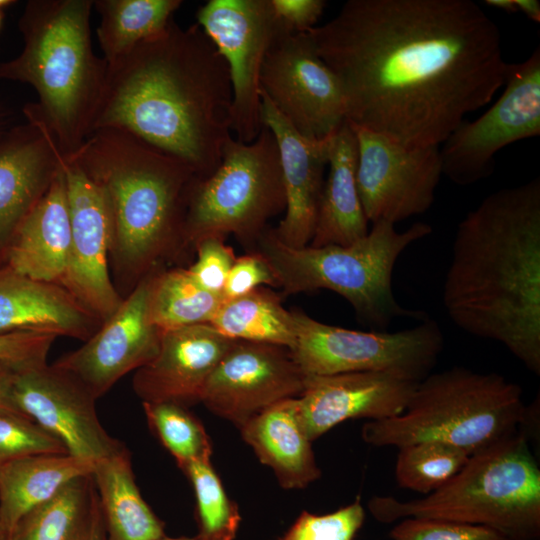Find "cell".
Masks as SVG:
<instances>
[{"instance_id": "1", "label": "cell", "mask_w": 540, "mask_h": 540, "mask_svg": "<svg viewBox=\"0 0 540 540\" xmlns=\"http://www.w3.org/2000/svg\"><path fill=\"white\" fill-rule=\"evenodd\" d=\"M307 33L340 82L346 120L406 148L440 146L510 65L471 0H349Z\"/></svg>"}, {"instance_id": "2", "label": "cell", "mask_w": 540, "mask_h": 540, "mask_svg": "<svg viewBox=\"0 0 540 540\" xmlns=\"http://www.w3.org/2000/svg\"><path fill=\"white\" fill-rule=\"evenodd\" d=\"M227 63L197 25L172 19L158 35L107 63L92 131L123 130L188 164L199 178L220 164L231 136Z\"/></svg>"}, {"instance_id": "3", "label": "cell", "mask_w": 540, "mask_h": 540, "mask_svg": "<svg viewBox=\"0 0 540 540\" xmlns=\"http://www.w3.org/2000/svg\"><path fill=\"white\" fill-rule=\"evenodd\" d=\"M451 321L540 375V178L486 196L458 224L444 286Z\"/></svg>"}, {"instance_id": "4", "label": "cell", "mask_w": 540, "mask_h": 540, "mask_svg": "<svg viewBox=\"0 0 540 540\" xmlns=\"http://www.w3.org/2000/svg\"><path fill=\"white\" fill-rule=\"evenodd\" d=\"M70 158L105 195L109 263L130 292L183 250L189 196L198 176L180 159L114 128L93 131Z\"/></svg>"}, {"instance_id": "5", "label": "cell", "mask_w": 540, "mask_h": 540, "mask_svg": "<svg viewBox=\"0 0 540 540\" xmlns=\"http://www.w3.org/2000/svg\"><path fill=\"white\" fill-rule=\"evenodd\" d=\"M93 0H32L20 19L22 52L0 64V77L30 84L38 102L25 108L63 157L73 156L91 134L107 63L93 51Z\"/></svg>"}, {"instance_id": "6", "label": "cell", "mask_w": 540, "mask_h": 540, "mask_svg": "<svg viewBox=\"0 0 540 540\" xmlns=\"http://www.w3.org/2000/svg\"><path fill=\"white\" fill-rule=\"evenodd\" d=\"M372 516L383 523L429 518L479 525L506 540L540 536V469L520 430L472 454L446 484L424 498L400 501L374 496Z\"/></svg>"}, {"instance_id": "7", "label": "cell", "mask_w": 540, "mask_h": 540, "mask_svg": "<svg viewBox=\"0 0 540 540\" xmlns=\"http://www.w3.org/2000/svg\"><path fill=\"white\" fill-rule=\"evenodd\" d=\"M528 415L518 384L454 366L427 375L402 414L369 421L361 436L376 447L440 441L472 455L517 433Z\"/></svg>"}, {"instance_id": "8", "label": "cell", "mask_w": 540, "mask_h": 540, "mask_svg": "<svg viewBox=\"0 0 540 540\" xmlns=\"http://www.w3.org/2000/svg\"><path fill=\"white\" fill-rule=\"evenodd\" d=\"M431 232L423 222L400 232L395 224L378 220L350 245L294 248L267 228L254 248L270 265L284 297L331 290L349 302L360 321L384 331L397 318L419 316L398 303L392 275L402 253Z\"/></svg>"}, {"instance_id": "9", "label": "cell", "mask_w": 540, "mask_h": 540, "mask_svg": "<svg viewBox=\"0 0 540 540\" xmlns=\"http://www.w3.org/2000/svg\"><path fill=\"white\" fill-rule=\"evenodd\" d=\"M286 197L277 141L266 126L250 143L231 138L218 167L197 177L189 196L183 249L207 237L232 234L254 247L268 221L285 211Z\"/></svg>"}, {"instance_id": "10", "label": "cell", "mask_w": 540, "mask_h": 540, "mask_svg": "<svg viewBox=\"0 0 540 540\" xmlns=\"http://www.w3.org/2000/svg\"><path fill=\"white\" fill-rule=\"evenodd\" d=\"M291 311L296 341L290 352L305 376L391 371L421 381L444 347L439 325L427 317L396 332L359 331L320 322L299 309Z\"/></svg>"}, {"instance_id": "11", "label": "cell", "mask_w": 540, "mask_h": 540, "mask_svg": "<svg viewBox=\"0 0 540 540\" xmlns=\"http://www.w3.org/2000/svg\"><path fill=\"white\" fill-rule=\"evenodd\" d=\"M504 91L480 117L464 119L439 146L442 172L453 183L471 185L489 177L496 154L540 135V48L510 64Z\"/></svg>"}, {"instance_id": "12", "label": "cell", "mask_w": 540, "mask_h": 540, "mask_svg": "<svg viewBox=\"0 0 540 540\" xmlns=\"http://www.w3.org/2000/svg\"><path fill=\"white\" fill-rule=\"evenodd\" d=\"M196 18L228 66L233 95L231 129L236 140L250 143L263 127L262 66L284 27L274 15L270 0H209L197 10Z\"/></svg>"}, {"instance_id": "13", "label": "cell", "mask_w": 540, "mask_h": 540, "mask_svg": "<svg viewBox=\"0 0 540 540\" xmlns=\"http://www.w3.org/2000/svg\"><path fill=\"white\" fill-rule=\"evenodd\" d=\"M260 87L277 111L308 139H325L346 120L340 82L307 32L283 29L278 33L267 51Z\"/></svg>"}, {"instance_id": "14", "label": "cell", "mask_w": 540, "mask_h": 540, "mask_svg": "<svg viewBox=\"0 0 540 540\" xmlns=\"http://www.w3.org/2000/svg\"><path fill=\"white\" fill-rule=\"evenodd\" d=\"M349 124L356 136V183L368 222L396 225L429 210L443 175L439 146L406 148Z\"/></svg>"}, {"instance_id": "15", "label": "cell", "mask_w": 540, "mask_h": 540, "mask_svg": "<svg viewBox=\"0 0 540 540\" xmlns=\"http://www.w3.org/2000/svg\"><path fill=\"white\" fill-rule=\"evenodd\" d=\"M11 392L19 412L59 440L72 456L96 464L126 448L100 423L96 399L52 364L13 371Z\"/></svg>"}, {"instance_id": "16", "label": "cell", "mask_w": 540, "mask_h": 540, "mask_svg": "<svg viewBox=\"0 0 540 540\" xmlns=\"http://www.w3.org/2000/svg\"><path fill=\"white\" fill-rule=\"evenodd\" d=\"M70 245L60 285L102 322L123 298L109 274L110 212L101 188L73 158L63 157Z\"/></svg>"}, {"instance_id": "17", "label": "cell", "mask_w": 540, "mask_h": 540, "mask_svg": "<svg viewBox=\"0 0 540 540\" xmlns=\"http://www.w3.org/2000/svg\"><path fill=\"white\" fill-rule=\"evenodd\" d=\"M153 273L137 283L82 346L52 364L77 380L96 400L158 352L162 330L149 315Z\"/></svg>"}, {"instance_id": "18", "label": "cell", "mask_w": 540, "mask_h": 540, "mask_svg": "<svg viewBox=\"0 0 540 540\" xmlns=\"http://www.w3.org/2000/svg\"><path fill=\"white\" fill-rule=\"evenodd\" d=\"M304 381L289 349L235 341L208 378L200 402L239 428L275 403L299 397Z\"/></svg>"}, {"instance_id": "19", "label": "cell", "mask_w": 540, "mask_h": 540, "mask_svg": "<svg viewBox=\"0 0 540 540\" xmlns=\"http://www.w3.org/2000/svg\"><path fill=\"white\" fill-rule=\"evenodd\" d=\"M419 382L391 371L305 376L297 397L303 427L313 442L348 419L377 421L399 416Z\"/></svg>"}, {"instance_id": "20", "label": "cell", "mask_w": 540, "mask_h": 540, "mask_svg": "<svg viewBox=\"0 0 540 540\" xmlns=\"http://www.w3.org/2000/svg\"><path fill=\"white\" fill-rule=\"evenodd\" d=\"M235 341L210 323L162 331L157 354L135 371L133 390L142 402L185 407L200 402L208 378Z\"/></svg>"}, {"instance_id": "21", "label": "cell", "mask_w": 540, "mask_h": 540, "mask_svg": "<svg viewBox=\"0 0 540 540\" xmlns=\"http://www.w3.org/2000/svg\"><path fill=\"white\" fill-rule=\"evenodd\" d=\"M261 122L273 133L280 155L285 189L284 218L273 229L284 244L301 248L312 240L324 186L330 136H302L261 92Z\"/></svg>"}, {"instance_id": "22", "label": "cell", "mask_w": 540, "mask_h": 540, "mask_svg": "<svg viewBox=\"0 0 540 540\" xmlns=\"http://www.w3.org/2000/svg\"><path fill=\"white\" fill-rule=\"evenodd\" d=\"M102 323L60 284L0 268V334L27 331L86 341Z\"/></svg>"}, {"instance_id": "23", "label": "cell", "mask_w": 540, "mask_h": 540, "mask_svg": "<svg viewBox=\"0 0 540 540\" xmlns=\"http://www.w3.org/2000/svg\"><path fill=\"white\" fill-rule=\"evenodd\" d=\"M0 147V250L46 193L62 167L63 155L37 120Z\"/></svg>"}, {"instance_id": "24", "label": "cell", "mask_w": 540, "mask_h": 540, "mask_svg": "<svg viewBox=\"0 0 540 540\" xmlns=\"http://www.w3.org/2000/svg\"><path fill=\"white\" fill-rule=\"evenodd\" d=\"M70 234L67 189L61 167L4 247L6 266L32 279L60 284L66 270Z\"/></svg>"}, {"instance_id": "25", "label": "cell", "mask_w": 540, "mask_h": 540, "mask_svg": "<svg viewBox=\"0 0 540 540\" xmlns=\"http://www.w3.org/2000/svg\"><path fill=\"white\" fill-rule=\"evenodd\" d=\"M260 462L270 467L285 489H301L321 475L312 441L303 427L297 398H289L255 415L239 427Z\"/></svg>"}, {"instance_id": "26", "label": "cell", "mask_w": 540, "mask_h": 540, "mask_svg": "<svg viewBox=\"0 0 540 540\" xmlns=\"http://www.w3.org/2000/svg\"><path fill=\"white\" fill-rule=\"evenodd\" d=\"M327 165L312 247L350 245L369 231L356 183V136L347 120L330 136Z\"/></svg>"}, {"instance_id": "27", "label": "cell", "mask_w": 540, "mask_h": 540, "mask_svg": "<svg viewBox=\"0 0 540 540\" xmlns=\"http://www.w3.org/2000/svg\"><path fill=\"white\" fill-rule=\"evenodd\" d=\"M95 464L68 453L24 457L0 467V537L11 538L20 520Z\"/></svg>"}, {"instance_id": "28", "label": "cell", "mask_w": 540, "mask_h": 540, "mask_svg": "<svg viewBox=\"0 0 540 540\" xmlns=\"http://www.w3.org/2000/svg\"><path fill=\"white\" fill-rule=\"evenodd\" d=\"M106 540H160L164 525L143 499L127 448L97 462L92 473Z\"/></svg>"}, {"instance_id": "29", "label": "cell", "mask_w": 540, "mask_h": 540, "mask_svg": "<svg viewBox=\"0 0 540 540\" xmlns=\"http://www.w3.org/2000/svg\"><path fill=\"white\" fill-rule=\"evenodd\" d=\"M98 511L92 474L82 476L28 512L11 540H90Z\"/></svg>"}, {"instance_id": "30", "label": "cell", "mask_w": 540, "mask_h": 540, "mask_svg": "<svg viewBox=\"0 0 540 540\" xmlns=\"http://www.w3.org/2000/svg\"><path fill=\"white\" fill-rule=\"evenodd\" d=\"M210 324L236 341L273 344L289 350L296 341L292 311L283 307L275 292L264 287L224 299Z\"/></svg>"}, {"instance_id": "31", "label": "cell", "mask_w": 540, "mask_h": 540, "mask_svg": "<svg viewBox=\"0 0 540 540\" xmlns=\"http://www.w3.org/2000/svg\"><path fill=\"white\" fill-rule=\"evenodd\" d=\"M181 0H93L100 15L96 29L103 59L111 63L161 33Z\"/></svg>"}, {"instance_id": "32", "label": "cell", "mask_w": 540, "mask_h": 540, "mask_svg": "<svg viewBox=\"0 0 540 540\" xmlns=\"http://www.w3.org/2000/svg\"><path fill=\"white\" fill-rule=\"evenodd\" d=\"M223 300V295L201 287L186 268L159 269L152 274L149 315L162 331L210 323Z\"/></svg>"}, {"instance_id": "33", "label": "cell", "mask_w": 540, "mask_h": 540, "mask_svg": "<svg viewBox=\"0 0 540 540\" xmlns=\"http://www.w3.org/2000/svg\"><path fill=\"white\" fill-rule=\"evenodd\" d=\"M470 456L463 449L440 441L402 446L396 461V481L401 488L428 495L452 479Z\"/></svg>"}, {"instance_id": "34", "label": "cell", "mask_w": 540, "mask_h": 540, "mask_svg": "<svg viewBox=\"0 0 540 540\" xmlns=\"http://www.w3.org/2000/svg\"><path fill=\"white\" fill-rule=\"evenodd\" d=\"M147 423L181 470L210 459L212 448L201 422L187 407L170 402H142Z\"/></svg>"}, {"instance_id": "35", "label": "cell", "mask_w": 540, "mask_h": 540, "mask_svg": "<svg viewBox=\"0 0 540 540\" xmlns=\"http://www.w3.org/2000/svg\"><path fill=\"white\" fill-rule=\"evenodd\" d=\"M182 471L195 492L199 534L236 535L240 523L238 507L227 497L210 459L192 462Z\"/></svg>"}, {"instance_id": "36", "label": "cell", "mask_w": 540, "mask_h": 540, "mask_svg": "<svg viewBox=\"0 0 540 540\" xmlns=\"http://www.w3.org/2000/svg\"><path fill=\"white\" fill-rule=\"evenodd\" d=\"M63 453L62 443L27 416L0 413V467L28 456Z\"/></svg>"}, {"instance_id": "37", "label": "cell", "mask_w": 540, "mask_h": 540, "mask_svg": "<svg viewBox=\"0 0 540 540\" xmlns=\"http://www.w3.org/2000/svg\"><path fill=\"white\" fill-rule=\"evenodd\" d=\"M364 518L365 511L359 498L325 515L304 511L279 540H354Z\"/></svg>"}, {"instance_id": "38", "label": "cell", "mask_w": 540, "mask_h": 540, "mask_svg": "<svg viewBox=\"0 0 540 540\" xmlns=\"http://www.w3.org/2000/svg\"><path fill=\"white\" fill-rule=\"evenodd\" d=\"M389 536L393 540H506L484 526L429 518L402 519Z\"/></svg>"}, {"instance_id": "39", "label": "cell", "mask_w": 540, "mask_h": 540, "mask_svg": "<svg viewBox=\"0 0 540 540\" xmlns=\"http://www.w3.org/2000/svg\"><path fill=\"white\" fill-rule=\"evenodd\" d=\"M194 250L196 261L187 269L190 276L204 289L221 294L236 257L232 247L221 237H207L199 241Z\"/></svg>"}, {"instance_id": "40", "label": "cell", "mask_w": 540, "mask_h": 540, "mask_svg": "<svg viewBox=\"0 0 540 540\" xmlns=\"http://www.w3.org/2000/svg\"><path fill=\"white\" fill-rule=\"evenodd\" d=\"M56 338L48 333L27 331L0 334V364L14 371L44 365Z\"/></svg>"}, {"instance_id": "41", "label": "cell", "mask_w": 540, "mask_h": 540, "mask_svg": "<svg viewBox=\"0 0 540 540\" xmlns=\"http://www.w3.org/2000/svg\"><path fill=\"white\" fill-rule=\"evenodd\" d=\"M279 287L278 280L265 258L256 251L236 258L227 276L222 295L232 299L263 286Z\"/></svg>"}, {"instance_id": "42", "label": "cell", "mask_w": 540, "mask_h": 540, "mask_svg": "<svg viewBox=\"0 0 540 540\" xmlns=\"http://www.w3.org/2000/svg\"><path fill=\"white\" fill-rule=\"evenodd\" d=\"M274 15L291 33L307 32L314 28L323 13V0H270Z\"/></svg>"}, {"instance_id": "43", "label": "cell", "mask_w": 540, "mask_h": 540, "mask_svg": "<svg viewBox=\"0 0 540 540\" xmlns=\"http://www.w3.org/2000/svg\"><path fill=\"white\" fill-rule=\"evenodd\" d=\"M13 371L14 370L9 367L0 364V413L9 412L22 414L15 406L12 398L11 382Z\"/></svg>"}, {"instance_id": "44", "label": "cell", "mask_w": 540, "mask_h": 540, "mask_svg": "<svg viewBox=\"0 0 540 540\" xmlns=\"http://www.w3.org/2000/svg\"><path fill=\"white\" fill-rule=\"evenodd\" d=\"M518 12H522L530 20L540 22V2L538 0H514Z\"/></svg>"}, {"instance_id": "45", "label": "cell", "mask_w": 540, "mask_h": 540, "mask_svg": "<svg viewBox=\"0 0 540 540\" xmlns=\"http://www.w3.org/2000/svg\"><path fill=\"white\" fill-rule=\"evenodd\" d=\"M487 6L499 9L506 13L518 12L517 6L514 0H485Z\"/></svg>"}, {"instance_id": "46", "label": "cell", "mask_w": 540, "mask_h": 540, "mask_svg": "<svg viewBox=\"0 0 540 540\" xmlns=\"http://www.w3.org/2000/svg\"><path fill=\"white\" fill-rule=\"evenodd\" d=\"M90 540H106L100 508L94 521Z\"/></svg>"}, {"instance_id": "47", "label": "cell", "mask_w": 540, "mask_h": 540, "mask_svg": "<svg viewBox=\"0 0 540 540\" xmlns=\"http://www.w3.org/2000/svg\"><path fill=\"white\" fill-rule=\"evenodd\" d=\"M234 537L235 535H231V534L214 536V537L198 534L194 537H178V538H169L165 536L160 540H233Z\"/></svg>"}, {"instance_id": "48", "label": "cell", "mask_w": 540, "mask_h": 540, "mask_svg": "<svg viewBox=\"0 0 540 540\" xmlns=\"http://www.w3.org/2000/svg\"><path fill=\"white\" fill-rule=\"evenodd\" d=\"M12 3H14V1H11V0H0V9L2 10L3 8L11 5Z\"/></svg>"}, {"instance_id": "49", "label": "cell", "mask_w": 540, "mask_h": 540, "mask_svg": "<svg viewBox=\"0 0 540 540\" xmlns=\"http://www.w3.org/2000/svg\"><path fill=\"white\" fill-rule=\"evenodd\" d=\"M2 18H3V13H2V10L0 9V26H1V23H2Z\"/></svg>"}, {"instance_id": "50", "label": "cell", "mask_w": 540, "mask_h": 540, "mask_svg": "<svg viewBox=\"0 0 540 540\" xmlns=\"http://www.w3.org/2000/svg\"><path fill=\"white\" fill-rule=\"evenodd\" d=\"M0 540H11V538H2V537H0Z\"/></svg>"}]
</instances>
